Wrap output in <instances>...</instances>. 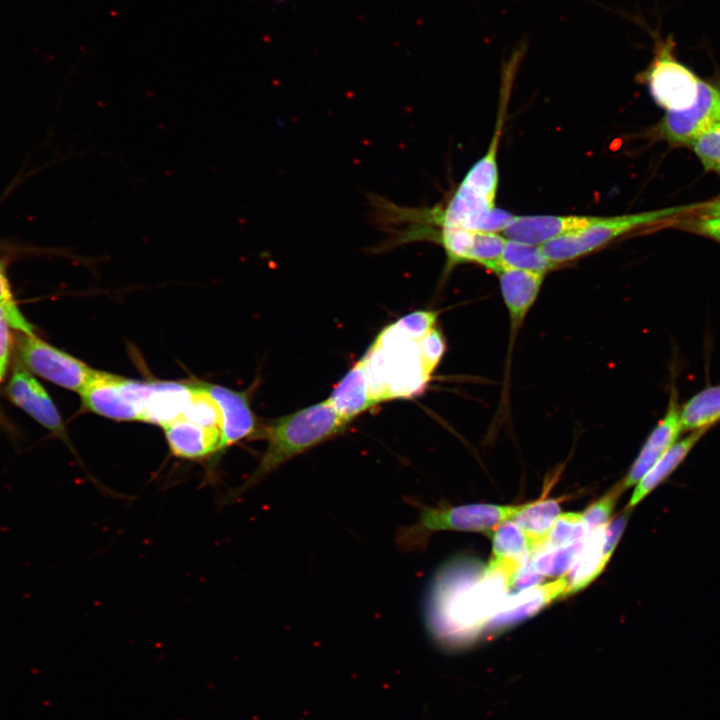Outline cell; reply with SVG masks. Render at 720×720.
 <instances>
[{
  "mask_svg": "<svg viewBox=\"0 0 720 720\" xmlns=\"http://www.w3.org/2000/svg\"><path fill=\"white\" fill-rule=\"evenodd\" d=\"M500 292L509 315L510 334L506 358L509 370L511 354L520 328L540 292L544 274L523 270L503 269L496 273Z\"/></svg>",
  "mask_w": 720,
  "mask_h": 720,
  "instance_id": "obj_11",
  "label": "cell"
},
{
  "mask_svg": "<svg viewBox=\"0 0 720 720\" xmlns=\"http://www.w3.org/2000/svg\"><path fill=\"white\" fill-rule=\"evenodd\" d=\"M216 403L221 415V438L218 458L232 445L248 438H259L262 423L254 414L247 391L239 392L227 387L201 383Z\"/></svg>",
  "mask_w": 720,
  "mask_h": 720,
  "instance_id": "obj_10",
  "label": "cell"
},
{
  "mask_svg": "<svg viewBox=\"0 0 720 720\" xmlns=\"http://www.w3.org/2000/svg\"><path fill=\"white\" fill-rule=\"evenodd\" d=\"M544 576L536 571L529 560L519 567L508 580V589L524 590L539 585Z\"/></svg>",
  "mask_w": 720,
  "mask_h": 720,
  "instance_id": "obj_32",
  "label": "cell"
},
{
  "mask_svg": "<svg viewBox=\"0 0 720 720\" xmlns=\"http://www.w3.org/2000/svg\"><path fill=\"white\" fill-rule=\"evenodd\" d=\"M507 98L501 104L494 135L486 154L481 157L467 172L459 186L463 189L495 204L498 186L497 151L504 122Z\"/></svg>",
  "mask_w": 720,
  "mask_h": 720,
  "instance_id": "obj_20",
  "label": "cell"
},
{
  "mask_svg": "<svg viewBox=\"0 0 720 720\" xmlns=\"http://www.w3.org/2000/svg\"><path fill=\"white\" fill-rule=\"evenodd\" d=\"M706 171L720 176V122L715 121L690 144Z\"/></svg>",
  "mask_w": 720,
  "mask_h": 720,
  "instance_id": "obj_29",
  "label": "cell"
},
{
  "mask_svg": "<svg viewBox=\"0 0 720 720\" xmlns=\"http://www.w3.org/2000/svg\"><path fill=\"white\" fill-rule=\"evenodd\" d=\"M567 579L560 577L547 584L524 589L505 598L487 621L485 628L490 632L499 631L535 615L553 600L566 596Z\"/></svg>",
  "mask_w": 720,
  "mask_h": 720,
  "instance_id": "obj_12",
  "label": "cell"
},
{
  "mask_svg": "<svg viewBox=\"0 0 720 720\" xmlns=\"http://www.w3.org/2000/svg\"><path fill=\"white\" fill-rule=\"evenodd\" d=\"M0 307L3 309L8 323L12 328L18 329L26 335L33 334V327L20 313L13 299L8 281L0 267Z\"/></svg>",
  "mask_w": 720,
  "mask_h": 720,
  "instance_id": "obj_31",
  "label": "cell"
},
{
  "mask_svg": "<svg viewBox=\"0 0 720 720\" xmlns=\"http://www.w3.org/2000/svg\"><path fill=\"white\" fill-rule=\"evenodd\" d=\"M719 90V101H718V109H717V115H716V121L720 122V85L717 86Z\"/></svg>",
  "mask_w": 720,
  "mask_h": 720,
  "instance_id": "obj_37",
  "label": "cell"
},
{
  "mask_svg": "<svg viewBox=\"0 0 720 720\" xmlns=\"http://www.w3.org/2000/svg\"><path fill=\"white\" fill-rule=\"evenodd\" d=\"M678 393L673 385L664 417L650 432L628 474L622 479L624 489L636 485L649 469L678 441L682 432Z\"/></svg>",
  "mask_w": 720,
  "mask_h": 720,
  "instance_id": "obj_13",
  "label": "cell"
},
{
  "mask_svg": "<svg viewBox=\"0 0 720 720\" xmlns=\"http://www.w3.org/2000/svg\"><path fill=\"white\" fill-rule=\"evenodd\" d=\"M595 216H514L501 234L509 240L542 245L564 234L587 227Z\"/></svg>",
  "mask_w": 720,
  "mask_h": 720,
  "instance_id": "obj_16",
  "label": "cell"
},
{
  "mask_svg": "<svg viewBox=\"0 0 720 720\" xmlns=\"http://www.w3.org/2000/svg\"><path fill=\"white\" fill-rule=\"evenodd\" d=\"M429 332L405 315L384 327L359 359L375 407L423 392L434 372L422 349V339Z\"/></svg>",
  "mask_w": 720,
  "mask_h": 720,
  "instance_id": "obj_1",
  "label": "cell"
},
{
  "mask_svg": "<svg viewBox=\"0 0 720 720\" xmlns=\"http://www.w3.org/2000/svg\"><path fill=\"white\" fill-rule=\"evenodd\" d=\"M10 400L46 429L64 435V425L52 399L23 367H15L7 388Z\"/></svg>",
  "mask_w": 720,
  "mask_h": 720,
  "instance_id": "obj_14",
  "label": "cell"
},
{
  "mask_svg": "<svg viewBox=\"0 0 720 720\" xmlns=\"http://www.w3.org/2000/svg\"><path fill=\"white\" fill-rule=\"evenodd\" d=\"M682 432L708 430L720 421V385L708 386L691 397L680 409Z\"/></svg>",
  "mask_w": 720,
  "mask_h": 720,
  "instance_id": "obj_24",
  "label": "cell"
},
{
  "mask_svg": "<svg viewBox=\"0 0 720 720\" xmlns=\"http://www.w3.org/2000/svg\"><path fill=\"white\" fill-rule=\"evenodd\" d=\"M587 535L588 531L582 513H560L541 549L565 547L585 539Z\"/></svg>",
  "mask_w": 720,
  "mask_h": 720,
  "instance_id": "obj_27",
  "label": "cell"
},
{
  "mask_svg": "<svg viewBox=\"0 0 720 720\" xmlns=\"http://www.w3.org/2000/svg\"><path fill=\"white\" fill-rule=\"evenodd\" d=\"M647 69L639 76L646 82L654 101L666 111L691 106L697 97L700 79L674 55L671 36L658 41Z\"/></svg>",
  "mask_w": 720,
  "mask_h": 720,
  "instance_id": "obj_5",
  "label": "cell"
},
{
  "mask_svg": "<svg viewBox=\"0 0 720 720\" xmlns=\"http://www.w3.org/2000/svg\"><path fill=\"white\" fill-rule=\"evenodd\" d=\"M183 418L204 427L219 429L221 431L220 411L200 382L194 383L193 395L184 412Z\"/></svg>",
  "mask_w": 720,
  "mask_h": 720,
  "instance_id": "obj_28",
  "label": "cell"
},
{
  "mask_svg": "<svg viewBox=\"0 0 720 720\" xmlns=\"http://www.w3.org/2000/svg\"><path fill=\"white\" fill-rule=\"evenodd\" d=\"M585 543V539L556 549H540L530 557V562L538 573L548 577H563L576 562Z\"/></svg>",
  "mask_w": 720,
  "mask_h": 720,
  "instance_id": "obj_26",
  "label": "cell"
},
{
  "mask_svg": "<svg viewBox=\"0 0 720 720\" xmlns=\"http://www.w3.org/2000/svg\"><path fill=\"white\" fill-rule=\"evenodd\" d=\"M7 317L0 307V381L5 375L10 349V332Z\"/></svg>",
  "mask_w": 720,
  "mask_h": 720,
  "instance_id": "obj_35",
  "label": "cell"
},
{
  "mask_svg": "<svg viewBox=\"0 0 720 720\" xmlns=\"http://www.w3.org/2000/svg\"><path fill=\"white\" fill-rule=\"evenodd\" d=\"M522 505L500 506L468 504L460 506H420L417 521L398 530L396 543L405 552L422 551L437 531L481 532L489 537L503 522L510 520Z\"/></svg>",
  "mask_w": 720,
  "mask_h": 720,
  "instance_id": "obj_3",
  "label": "cell"
},
{
  "mask_svg": "<svg viewBox=\"0 0 720 720\" xmlns=\"http://www.w3.org/2000/svg\"><path fill=\"white\" fill-rule=\"evenodd\" d=\"M698 205L669 207L614 217H596L587 227L559 236L541 245L556 265L573 261L604 247L617 238L643 227L662 223Z\"/></svg>",
  "mask_w": 720,
  "mask_h": 720,
  "instance_id": "obj_4",
  "label": "cell"
},
{
  "mask_svg": "<svg viewBox=\"0 0 720 720\" xmlns=\"http://www.w3.org/2000/svg\"><path fill=\"white\" fill-rule=\"evenodd\" d=\"M623 490L624 487L621 480L602 498L591 504L584 513H582L588 534L599 527L607 525Z\"/></svg>",
  "mask_w": 720,
  "mask_h": 720,
  "instance_id": "obj_30",
  "label": "cell"
},
{
  "mask_svg": "<svg viewBox=\"0 0 720 720\" xmlns=\"http://www.w3.org/2000/svg\"><path fill=\"white\" fill-rule=\"evenodd\" d=\"M193 391V382L151 381L141 421L163 428L183 417Z\"/></svg>",
  "mask_w": 720,
  "mask_h": 720,
  "instance_id": "obj_17",
  "label": "cell"
},
{
  "mask_svg": "<svg viewBox=\"0 0 720 720\" xmlns=\"http://www.w3.org/2000/svg\"><path fill=\"white\" fill-rule=\"evenodd\" d=\"M701 211V216L720 218V198L705 204Z\"/></svg>",
  "mask_w": 720,
  "mask_h": 720,
  "instance_id": "obj_36",
  "label": "cell"
},
{
  "mask_svg": "<svg viewBox=\"0 0 720 720\" xmlns=\"http://www.w3.org/2000/svg\"><path fill=\"white\" fill-rule=\"evenodd\" d=\"M705 432L706 430L690 432L689 435L677 441L636 484L626 509L629 510L636 506L665 481L685 460Z\"/></svg>",
  "mask_w": 720,
  "mask_h": 720,
  "instance_id": "obj_21",
  "label": "cell"
},
{
  "mask_svg": "<svg viewBox=\"0 0 720 720\" xmlns=\"http://www.w3.org/2000/svg\"><path fill=\"white\" fill-rule=\"evenodd\" d=\"M163 429L172 455L190 461L211 459V466H215L221 438L219 429L207 428L183 417Z\"/></svg>",
  "mask_w": 720,
  "mask_h": 720,
  "instance_id": "obj_15",
  "label": "cell"
},
{
  "mask_svg": "<svg viewBox=\"0 0 720 720\" xmlns=\"http://www.w3.org/2000/svg\"><path fill=\"white\" fill-rule=\"evenodd\" d=\"M490 537L492 556L485 570L503 573L508 582L515 571L529 560L533 549L525 534L511 519L501 523Z\"/></svg>",
  "mask_w": 720,
  "mask_h": 720,
  "instance_id": "obj_18",
  "label": "cell"
},
{
  "mask_svg": "<svg viewBox=\"0 0 720 720\" xmlns=\"http://www.w3.org/2000/svg\"><path fill=\"white\" fill-rule=\"evenodd\" d=\"M718 101V87L700 79L695 102L682 110L666 111L657 127L659 135L670 144L690 146L716 121Z\"/></svg>",
  "mask_w": 720,
  "mask_h": 720,
  "instance_id": "obj_9",
  "label": "cell"
},
{
  "mask_svg": "<svg viewBox=\"0 0 720 720\" xmlns=\"http://www.w3.org/2000/svg\"><path fill=\"white\" fill-rule=\"evenodd\" d=\"M605 527H599L586 536L584 546L569 571V577H566V596L588 586L608 563L603 556Z\"/></svg>",
  "mask_w": 720,
  "mask_h": 720,
  "instance_id": "obj_23",
  "label": "cell"
},
{
  "mask_svg": "<svg viewBox=\"0 0 720 720\" xmlns=\"http://www.w3.org/2000/svg\"><path fill=\"white\" fill-rule=\"evenodd\" d=\"M19 353L31 371L58 386L78 393L95 372V369L81 360L48 344L34 334H25L21 338Z\"/></svg>",
  "mask_w": 720,
  "mask_h": 720,
  "instance_id": "obj_7",
  "label": "cell"
},
{
  "mask_svg": "<svg viewBox=\"0 0 720 720\" xmlns=\"http://www.w3.org/2000/svg\"><path fill=\"white\" fill-rule=\"evenodd\" d=\"M507 578L498 571L487 572L485 569L479 580L461 589L453 596L449 613L440 630L442 636L462 635L475 631L486 625L497 610L508 591Z\"/></svg>",
  "mask_w": 720,
  "mask_h": 720,
  "instance_id": "obj_6",
  "label": "cell"
},
{
  "mask_svg": "<svg viewBox=\"0 0 720 720\" xmlns=\"http://www.w3.org/2000/svg\"><path fill=\"white\" fill-rule=\"evenodd\" d=\"M689 227L696 233L720 242V218L700 216L689 222Z\"/></svg>",
  "mask_w": 720,
  "mask_h": 720,
  "instance_id": "obj_34",
  "label": "cell"
},
{
  "mask_svg": "<svg viewBox=\"0 0 720 720\" xmlns=\"http://www.w3.org/2000/svg\"><path fill=\"white\" fill-rule=\"evenodd\" d=\"M556 266L545 255L541 245L506 239L501 256V270H523L545 275Z\"/></svg>",
  "mask_w": 720,
  "mask_h": 720,
  "instance_id": "obj_25",
  "label": "cell"
},
{
  "mask_svg": "<svg viewBox=\"0 0 720 720\" xmlns=\"http://www.w3.org/2000/svg\"><path fill=\"white\" fill-rule=\"evenodd\" d=\"M559 499H540L523 504L511 520L529 540L533 553L540 550L560 514Z\"/></svg>",
  "mask_w": 720,
  "mask_h": 720,
  "instance_id": "obj_22",
  "label": "cell"
},
{
  "mask_svg": "<svg viewBox=\"0 0 720 720\" xmlns=\"http://www.w3.org/2000/svg\"><path fill=\"white\" fill-rule=\"evenodd\" d=\"M350 425L327 399L262 423L258 439L267 441L266 451L257 468L240 486L229 490L222 503L239 499L279 466L343 434Z\"/></svg>",
  "mask_w": 720,
  "mask_h": 720,
  "instance_id": "obj_2",
  "label": "cell"
},
{
  "mask_svg": "<svg viewBox=\"0 0 720 720\" xmlns=\"http://www.w3.org/2000/svg\"><path fill=\"white\" fill-rule=\"evenodd\" d=\"M79 395L82 406L99 416L116 421H141L134 379L95 370Z\"/></svg>",
  "mask_w": 720,
  "mask_h": 720,
  "instance_id": "obj_8",
  "label": "cell"
},
{
  "mask_svg": "<svg viewBox=\"0 0 720 720\" xmlns=\"http://www.w3.org/2000/svg\"><path fill=\"white\" fill-rule=\"evenodd\" d=\"M327 400L343 418L350 422L375 407L370 395L367 375L360 360L334 386Z\"/></svg>",
  "mask_w": 720,
  "mask_h": 720,
  "instance_id": "obj_19",
  "label": "cell"
},
{
  "mask_svg": "<svg viewBox=\"0 0 720 720\" xmlns=\"http://www.w3.org/2000/svg\"><path fill=\"white\" fill-rule=\"evenodd\" d=\"M630 512L627 511L616 519H614L609 525H606L603 537V556L609 561L624 529L627 524Z\"/></svg>",
  "mask_w": 720,
  "mask_h": 720,
  "instance_id": "obj_33",
  "label": "cell"
}]
</instances>
